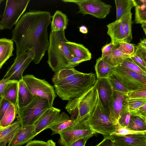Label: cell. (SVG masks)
<instances>
[{
    "mask_svg": "<svg viewBox=\"0 0 146 146\" xmlns=\"http://www.w3.org/2000/svg\"><path fill=\"white\" fill-rule=\"evenodd\" d=\"M107 79L113 91L127 94L128 92V91L114 73L110 76Z\"/></svg>",
    "mask_w": 146,
    "mask_h": 146,
    "instance_id": "obj_33",
    "label": "cell"
},
{
    "mask_svg": "<svg viewBox=\"0 0 146 146\" xmlns=\"http://www.w3.org/2000/svg\"><path fill=\"white\" fill-rule=\"evenodd\" d=\"M128 98L127 94L113 91L109 105L110 118L113 124L118 125L120 112L124 102Z\"/></svg>",
    "mask_w": 146,
    "mask_h": 146,
    "instance_id": "obj_13",
    "label": "cell"
},
{
    "mask_svg": "<svg viewBox=\"0 0 146 146\" xmlns=\"http://www.w3.org/2000/svg\"><path fill=\"white\" fill-rule=\"evenodd\" d=\"M95 133L86 121L76 123L60 132L58 142L62 146H70L77 140Z\"/></svg>",
    "mask_w": 146,
    "mask_h": 146,
    "instance_id": "obj_9",
    "label": "cell"
},
{
    "mask_svg": "<svg viewBox=\"0 0 146 146\" xmlns=\"http://www.w3.org/2000/svg\"><path fill=\"white\" fill-rule=\"evenodd\" d=\"M98 94L96 83L79 97L68 101L65 109L76 123L88 119L94 111L97 103Z\"/></svg>",
    "mask_w": 146,
    "mask_h": 146,
    "instance_id": "obj_3",
    "label": "cell"
},
{
    "mask_svg": "<svg viewBox=\"0 0 146 146\" xmlns=\"http://www.w3.org/2000/svg\"><path fill=\"white\" fill-rule=\"evenodd\" d=\"M96 80L95 74L83 73L68 83L61 86H54V91L62 100H72L93 87Z\"/></svg>",
    "mask_w": 146,
    "mask_h": 146,
    "instance_id": "obj_4",
    "label": "cell"
},
{
    "mask_svg": "<svg viewBox=\"0 0 146 146\" xmlns=\"http://www.w3.org/2000/svg\"><path fill=\"white\" fill-rule=\"evenodd\" d=\"M65 3L77 4L79 10L77 13L83 16L90 15L99 19L105 18L110 13L112 6L100 0H62Z\"/></svg>",
    "mask_w": 146,
    "mask_h": 146,
    "instance_id": "obj_10",
    "label": "cell"
},
{
    "mask_svg": "<svg viewBox=\"0 0 146 146\" xmlns=\"http://www.w3.org/2000/svg\"><path fill=\"white\" fill-rule=\"evenodd\" d=\"M17 109L11 104L0 121V126L6 127L11 124L17 114Z\"/></svg>",
    "mask_w": 146,
    "mask_h": 146,
    "instance_id": "obj_30",
    "label": "cell"
},
{
    "mask_svg": "<svg viewBox=\"0 0 146 146\" xmlns=\"http://www.w3.org/2000/svg\"><path fill=\"white\" fill-rule=\"evenodd\" d=\"M130 113L132 115H139L146 118V104L141 107L136 111Z\"/></svg>",
    "mask_w": 146,
    "mask_h": 146,
    "instance_id": "obj_46",
    "label": "cell"
},
{
    "mask_svg": "<svg viewBox=\"0 0 146 146\" xmlns=\"http://www.w3.org/2000/svg\"><path fill=\"white\" fill-rule=\"evenodd\" d=\"M109 137L117 146L146 145V134H131L124 136L110 135Z\"/></svg>",
    "mask_w": 146,
    "mask_h": 146,
    "instance_id": "obj_15",
    "label": "cell"
},
{
    "mask_svg": "<svg viewBox=\"0 0 146 146\" xmlns=\"http://www.w3.org/2000/svg\"><path fill=\"white\" fill-rule=\"evenodd\" d=\"M18 82L12 81L9 83L4 90L2 97L9 101L17 108H18Z\"/></svg>",
    "mask_w": 146,
    "mask_h": 146,
    "instance_id": "obj_27",
    "label": "cell"
},
{
    "mask_svg": "<svg viewBox=\"0 0 146 146\" xmlns=\"http://www.w3.org/2000/svg\"><path fill=\"white\" fill-rule=\"evenodd\" d=\"M76 123V122L70 119L62 121L50 126L49 128L52 131V135H54L56 134H59L62 131Z\"/></svg>",
    "mask_w": 146,
    "mask_h": 146,
    "instance_id": "obj_37",
    "label": "cell"
},
{
    "mask_svg": "<svg viewBox=\"0 0 146 146\" xmlns=\"http://www.w3.org/2000/svg\"><path fill=\"white\" fill-rule=\"evenodd\" d=\"M3 0H0V5L1 4V3L3 1Z\"/></svg>",
    "mask_w": 146,
    "mask_h": 146,
    "instance_id": "obj_57",
    "label": "cell"
},
{
    "mask_svg": "<svg viewBox=\"0 0 146 146\" xmlns=\"http://www.w3.org/2000/svg\"><path fill=\"white\" fill-rule=\"evenodd\" d=\"M8 141L6 140H3L0 142V146H6Z\"/></svg>",
    "mask_w": 146,
    "mask_h": 146,
    "instance_id": "obj_54",
    "label": "cell"
},
{
    "mask_svg": "<svg viewBox=\"0 0 146 146\" xmlns=\"http://www.w3.org/2000/svg\"><path fill=\"white\" fill-rule=\"evenodd\" d=\"M130 57L140 68L146 72V62L141 57L134 54L131 56Z\"/></svg>",
    "mask_w": 146,
    "mask_h": 146,
    "instance_id": "obj_42",
    "label": "cell"
},
{
    "mask_svg": "<svg viewBox=\"0 0 146 146\" xmlns=\"http://www.w3.org/2000/svg\"><path fill=\"white\" fill-rule=\"evenodd\" d=\"M71 51L75 56L84 60L85 61L90 60L92 54L89 50L83 44L71 42H66Z\"/></svg>",
    "mask_w": 146,
    "mask_h": 146,
    "instance_id": "obj_25",
    "label": "cell"
},
{
    "mask_svg": "<svg viewBox=\"0 0 146 146\" xmlns=\"http://www.w3.org/2000/svg\"><path fill=\"white\" fill-rule=\"evenodd\" d=\"M25 146H48L46 142L34 140L28 143Z\"/></svg>",
    "mask_w": 146,
    "mask_h": 146,
    "instance_id": "obj_48",
    "label": "cell"
},
{
    "mask_svg": "<svg viewBox=\"0 0 146 146\" xmlns=\"http://www.w3.org/2000/svg\"><path fill=\"white\" fill-rule=\"evenodd\" d=\"M116 20H120L124 15L131 11L132 8L137 5L135 0H115Z\"/></svg>",
    "mask_w": 146,
    "mask_h": 146,
    "instance_id": "obj_26",
    "label": "cell"
},
{
    "mask_svg": "<svg viewBox=\"0 0 146 146\" xmlns=\"http://www.w3.org/2000/svg\"><path fill=\"white\" fill-rule=\"evenodd\" d=\"M68 41L64 31L50 33L47 62L55 73L61 69L66 68L69 60L75 56L66 43Z\"/></svg>",
    "mask_w": 146,
    "mask_h": 146,
    "instance_id": "obj_2",
    "label": "cell"
},
{
    "mask_svg": "<svg viewBox=\"0 0 146 146\" xmlns=\"http://www.w3.org/2000/svg\"><path fill=\"white\" fill-rule=\"evenodd\" d=\"M134 54L139 56L146 62V48L142 47L138 44L136 46L135 51Z\"/></svg>",
    "mask_w": 146,
    "mask_h": 146,
    "instance_id": "obj_43",
    "label": "cell"
},
{
    "mask_svg": "<svg viewBox=\"0 0 146 146\" xmlns=\"http://www.w3.org/2000/svg\"><path fill=\"white\" fill-rule=\"evenodd\" d=\"M51 17V32L64 31L69 21L66 15L60 11L57 10Z\"/></svg>",
    "mask_w": 146,
    "mask_h": 146,
    "instance_id": "obj_21",
    "label": "cell"
},
{
    "mask_svg": "<svg viewBox=\"0 0 146 146\" xmlns=\"http://www.w3.org/2000/svg\"><path fill=\"white\" fill-rule=\"evenodd\" d=\"M126 99L120 114L117 124L119 127H127L131 115L127 109L126 102Z\"/></svg>",
    "mask_w": 146,
    "mask_h": 146,
    "instance_id": "obj_34",
    "label": "cell"
},
{
    "mask_svg": "<svg viewBox=\"0 0 146 146\" xmlns=\"http://www.w3.org/2000/svg\"><path fill=\"white\" fill-rule=\"evenodd\" d=\"M115 67L105 61L101 57L97 59L94 66L97 79L108 78L114 73Z\"/></svg>",
    "mask_w": 146,
    "mask_h": 146,
    "instance_id": "obj_20",
    "label": "cell"
},
{
    "mask_svg": "<svg viewBox=\"0 0 146 146\" xmlns=\"http://www.w3.org/2000/svg\"><path fill=\"white\" fill-rule=\"evenodd\" d=\"M50 107L47 100L33 96L31 102L26 106L17 109L18 119L21 126L33 125L43 113Z\"/></svg>",
    "mask_w": 146,
    "mask_h": 146,
    "instance_id": "obj_6",
    "label": "cell"
},
{
    "mask_svg": "<svg viewBox=\"0 0 146 146\" xmlns=\"http://www.w3.org/2000/svg\"><path fill=\"white\" fill-rule=\"evenodd\" d=\"M146 134V131H138L131 130L127 127H119L110 135L124 136L131 134Z\"/></svg>",
    "mask_w": 146,
    "mask_h": 146,
    "instance_id": "obj_39",
    "label": "cell"
},
{
    "mask_svg": "<svg viewBox=\"0 0 146 146\" xmlns=\"http://www.w3.org/2000/svg\"><path fill=\"white\" fill-rule=\"evenodd\" d=\"M128 98H146V86L136 90L129 92L127 94Z\"/></svg>",
    "mask_w": 146,
    "mask_h": 146,
    "instance_id": "obj_40",
    "label": "cell"
},
{
    "mask_svg": "<svg viewBox=\"0 0 146 146\" xmlns=\"http://www.w3.org/2000/svg\"><path fill=\"white\" fill-rule=\"evenodd\" d=\"M37 135L34 125L20 126L7 146H21L31 141Z\"/></svg>",
    "mask_w": 146,
    "mask_h": 146,
    "instance_id": "obj_14",
    "label": "cell"
},
{
    "mask_svg": "<svg viewBox=\"0 0 146 146\" xmlns=\"http://www.w3.org/2000/svg\"><path fill=\"white\" fill-rule=\"evenodd\" d=\"M85 61L84 60L74 56L68 62L66 68H70L78 65L80 63Z\"/></svg>",
    "mask_w": 146,
    "mask_h": 146,
    "instance_id": "obj_44",
    "label": "cell"
},
{
    "mask_svg": "<svg viewBox=\"0 0 146 146\" xmlns=\"http://www.w3.org/2000/svg\"><path fill=\"white\" fill-rule=\"evenodd\" d=\"M23 80L33 96L46 99L48 101L50 106H53L54 100L57 96L53 86L45 79L38 78L32 74L23 76Z\"/></svg>",
    "mask_w": 146,
    "mask_h": 146,
    "instance_id": "obj_8",
    "label": "cell"
},
{
    "mask_svg": "<svg viewBox=\"0 0 146 146\" xmlns=\"http://www.w3.org/2000/svg\"><path fill=\"white\" fill-rule=\"evenodd\" d=\"M61 110L53 107H50L46 109L40 116L34 124L35 130L38 134L47 128L53 117Z\"/></svg>",
    "mask_w": 146,
    "mask_h": 146,
    "instance_id": "obj_19",
    "label": "cell"
},
{
    "mask_svg": "<svg viewBox=\"0 0 146 146\" xmlns=\"http://www.w3.org/2000/svg\"><path fill=\"white\" fill-rule=\"evenodd\" d=\"M129 129L135 131H146V118L131 115L128 126Z\"/></svg>",
    "mask_w": 146,
    "mask_h": 146,
    "instance_id": "obj_29",
    "label": "cell"
},
{
    "mask_svg": "<svg viewBox=\"0 0 146 146\" xmlns=\"http://www.w3.org/2000/svg\"><path fill=\"white\" fill-rule=\"evenodd\" d=\"M90 137H86L78 139L73 143L70 146H85L87 141Z\"/></svg>",
    "mask_w": 146,
    "mask_h": 146,
    "instance_id": "obj_49",
    "label": "cell"
},
{
    "mask_svg": "<svg viewBox=\"0 0 146 146\" xmlns=\"http://www.w3.org/2000/svg\"><path fill=\"white\" fill-rule=\"evenodd\" d=\"M135 21L137 24L146 25V0L135 7Z\"/></svg>",
    "mask_w": 146,
    "mask_h": 146,
    "instance_id": "obj_32",
    "label": "cell"
},
{
    "mask_svg": "<svg viewBox=\"0 0 146 146\" xmlns=\"http://www.w3.org/2000/svg\"><path fill=\"white\" fill-rule=\"evenodd\" d=\"M141 47L144 48H146V39L144 38L143 39H141L140 42L138 43Z\"/></svg>",
    "mask_w": 146,
    "mask_h": 146,
    "instance_id": "obj_52",
    "label": "cell"
},
{
    "mask_svg": "<svg viewBox=\"0 0 146 146\" xmlns=\"http://www.w3.org/2000/svg\"><path fill=\"white\" fill-rule=\"evenodd\" d=\"M79 31L83 34H87L88 33V30L87 27L84 25L81 26L79 27Z\"/></svg>",
    "mask_w": 146,
    "mask_h": 146,
    "instance_id": "obj_51",
    "label": "cell"
},
{
    "mask_svg": "<svg viewBox=\"0 0 146 146\" xmlns=\"http://www.w3.org/2000/svg\"><path fill=\"white\" fill-rule=\"evenodd\" d=\"M96 133L103 135L104 137H109L119 127L113 124L109 113L102 105L98 96L97 104L90 117L85 121Z\"/></svg>",
    "mask_w": 146,
    "mask_h": 146,
    "instance_id": "obj_5",
    "label": "cell"
},
{
    "mask_svg": "<svg viewBox=\"0 0 146 146\" xmlns=\"http://www.w3.org/2000/svg\"><path fill=\"white\" fill-rule=\"evenodd\" d=\"M51 17L48 11H35L27 12L21 17L12 32L16 56L34 48L33 61L36 64L40 62L48 46L47 29Z\"/></svg>",
    "mask_w": 146,
    "mask_h": 146,
    "instance_id": "obj_1",
    "label": "cell"
},
{
    "mask_svg": "<svg viewBox=\"0 0 146 146\" xmlns=\"http://www.w3.org/2000/svg\"><path fill=\"white\" fill-rule=\"evenodd\" d=\"M11 103L3 97L0 98V121Z\"/></svg>",
    "mask_w": 146,
    "mask_h": 146,
    "instance_id": "obj_41",
    "label": "cell"
},
{
    "mask_svg": "<svg viewBox=\"0 0 146 146\" xmlns=\"http://www.w3.org/2000/svg\"><path fill=\"white\" fill-rule=\"evenodd\" d=\"M127 109L130 112L135 111L141 107L146 104V98L130 99L126 100Z\"/></svg>",
    "mask_w": 146,
    "mask_h": 146,
    "instance_id": "obj_35",
    "label": "cell"
},
{
    "mask_svg": "<svg viewBox=\"0 0 146 146\" xmlns=\"http://www.w3.org/2000/svg\"><path fill=\"white\" fill-rule=\"evenodd\" d=\"M17 108L24 107L32 101L33 96L30 92L23 80L18 82Z\"/></svg>",
    "mask_w": 146,
    "mask_h": 146,
    "instance_id": "obj_22",
    "label": "cell"
},
{
    "mask_svg": "<svg viewBox=\"0 0 146 146\" xmlns=\"http://www.w3.org/2000/svg\"><path fill=\"white\" fill-rule=\"evenodd\" d=\"M132 13L130 12L123 16L120 19L121 24L126 34L127 42H130L133 37L132 34Z\"/></svg>",
    "mask_w": 146,
    "mask_h": 146,
    "instance_id": "obj_31",
    "label": "cell"
},
{
    "mask_svg": "<svg viewBox=\"0 0 146 146\" xmlns=\"http://www.w3.org/2000/svg\"><path fill=\"white\" fill-rule=\"evenodd\" d=\"M114 73L129 92L146 86V75L139 74L118 65Z\"/></svg>",
    "mask_w": 146,
    "mask_h": 146,
    "instance_id": "obj_12",
    "label": "cell"
},
{
    "mask_svg": "<svg viewBox=\"0 0 146 146\" xmlns=\"http://www.w3.org/2000/svg\"><path fill=\"white\" fill-rule=\"evenodd\" d=\"M130 56L123 53L120 49L119 44L115 45L103 59L111 65H119L124 60Z\"/></svg>",
    "mask_w": 146,
    "mask_h": 146,
    "instance_id": "obj_24",
    "label": "cell"
},
{
    "mask_svg": "<svg viewBox=\"0 0 146 146\" xmlns=\"http://www.w3.org/2000/svg\"><path fill=\"white\" fill-rule=\"evenodd\" d=\"M119 65L139 74L146 75V72L140 68L130 57L124 60Z\"/></svg>",
    "mask_w": 146,
    "mask_h": 146,
    "instance_id": "obj_36",
    "label": "cell"
},
{
    "mask_svg": "<svg viewBox=\"0 0 146 146\" xmlns=\"http://www.w3.org/2000/svg\"><path fill=\"white\" fill-rule=\"evenodd\" d=\"M13 42L6 38H0V69L5 62L13 56Z\"/></svg>",
    "mask_w": 146,
    "mask_h": 146,
    "instance_id": "obj_23",
    "label": "cell"
},
{
    "mask_svg": "<svg viewBox=\"0 0 146 146\" xmlns=\"http://www.w3.org/2000/svg\"><path fill=\"white\" fill-rule=\"evenodd\" d=\"M20 126V121L18 119L16 121L7 127L0 126V142L3 140H6L9 143Z\"/></svg>",
    "mask_w": 146,
    "mask_h": 146,
    "instance_id": "obj_28",
    "label": "cell"
},
{
    "mask_svg": "<svg viewBox=\"0 0 146 146\" xmlns=\"http://www.w3.org/2000/svg\"><path fill=\"white\" fill-rule=\"evenodd\" d=\"M12 81L3 79L0 81V98L2 97L4 90L8 84Z\"/></svg>",
    "mask_w": 146,
    "mask_h": 146,
    "instance_id": "obj_47",
    "label": "cell"
},
{
    "mask_svg": "<svg viewBox=\"0 0 146 146\" xmlns=\"http://www.w3.org/2000/svg\"><path fill=\"white\" fill-rule=\"evenodd\" d=\"M146 146V145H144V146Z\"/></svg>",
    "mask_w": 146,
    "mask_h": 146,
    "instance_id": "obj_58",
    "label": "cell"
},
{
    "mask_svg": "<svg viewBox=\"0 0 146 146\" xmlns=\"http://www.w3.org/2000/svg\"><path fill=\"white\" fill-rule=\"evenodd\" d=\"M141 26L143 29L145 35H146V25H141Z\"/></svg>",
    "mask_w": 146,
    "mask_h": 146,
    "instance_id": "obj_55",
    "label": "cell"
},
{
    "mask_svg": "<svg viewBox=\"0 0 146 146\" xmlns=\"http://www.w3.org/2000/svg\"><path fill=\"white\" fill-rule=\"evenodd\" d=\"M30 0H7L3 14L0 15V30L11 29L25 11Z\"/></svg>",
    "mask_w": 146,
    "mask_h": 146,
    "instance_id": "obj_7",
    "label": "cell"
},
{
    "mask_svg": "<svg viewBox=\"0 0 146 146\" xmlns=\"http://www.w3.org/2000/svg\"><path fill=\"white\" fill-rule=\"evenodd\" d=\"M107 33L110 37L111 42L115 45L119 44L120 42H127L126 34L123 29L120 19L116 20L114 22L107 25Z\"/></svg>",
    "mask_w": 146,
    "mask_h": 146,
    "instance_id": "obj_18",
    "label": "cell"
},
{
    "mask_svg": "<svg viewBox=\"0 0 146 146\" xmlns=\"http://www.w3.org/2000/svg\"><path fill=\"white\" fill-rule=\"evenodd\" d=\"M46 142L48 146H56L55 143L52 140H49Z\"/></svg>",
    "mask_w": 146,
    "mask_h": 146,
    "instance_id": "obj_53",
    "label": "cell"
},
{
    "mask_svg": "<svg viewBox=\"0 0 146 146\" xmlns=\"http://www.w3.org/2000/svg\"><path fill=\"white\" fill-rule=\"evenodd\" d=\"M115 45L111 42L103 46L102 48V55L101 58L103 59L109 53Z\"/></svg>",
    "mask_w": 146,
    "mask_h": 146,
    "instance_id": "obj_45",
    "label": "cell"
},
{
    "mask_svg": "<svg viewBox=\"0 0 146 146\" xmlns=\"http://www.w3.org/2000/svg\"><path fill=\"white\" fill-rule=\"evenodd\" d=\"M83 73L74 68H63L55 72L52 78V81L54 86H61L68 83Z\"/></svg>",
    "mask_w": 146,
    "mask_h": 146,
    "instance_id": "obj_17",
    "label": "cell"
},
{
    "mask_svg": "<svg viewBox=\"0 0 146 146\" xmlns=\"http://www.w3.org/2000/svg\"><path fill=\"white\" fill-rule=\"evenodd\" d=\"M96 83L99 98L109 113V104L113 91L112 88L107 78L97 79Z\"/></svg>",
    "mask_w": 146,
    "mask_h": 146,
    "instance_id": "obj_16",
    "label": "cell"
},
{
    "mask_svg": "<svg viewBox=\"0 0 146 146\" xmlns=\"http://www.w3.org/2000/svg\"><path fill=\"white\" fill-rule=\"evenodd\" d=\"M110 146H117L114 143L113 141H112L111 145Z\"/></svg>",
    "mask_w": 146,
    "mask_h": 146,
    "instance_id": "obj_56",
    "label": "cell"
},
{
    "mask_svg": "<svg viewBox=\"0 0 146 146\" xmlns=\"http://www.w3.org/2000/svg\"><path fill=\"white\" fill-rule=\"evenodd\" d=\"M119 44L120 49L124 54L131 56L135 53L136 49L135 44L125 41L120 42Z\"/></svg>",
    "mask_w": 146,
    "mask_h": 146,
    "instance_id": "obj_38",
    "label": "cell"
},
{
    "mask_svg": "<svg viewBox=\"0 0 146 146\" xmlns=\"http://www.w3.org/2000/svg\"><path fill=\"white\" fill-rule=\"evenodd\" d=\"M35 49L32 48L25 52L16 56L14 62L3 79L19 82L23 80L24 71L35 56Z\"/></svg>",
    "mask_w": 146,
    "mask_h": 146,
    "instance_id": "obj_11",
    "label": "cell"
},
{
    "mask_svg": "<svg viewBox=\"0 0 146 146\" xmlns=\"http://www.w3.org/2000/svg\"><path fill=\"white\" fill-rule=\"evenodd\" d=\"M112 140L109 137H104L99 143L95 146H110Z\"/></svg>",
    "mask_w": 146,
    "mask_h": 146,
    "instance_id": "obj_50",
    "label": "cell"
}]
</instances>
